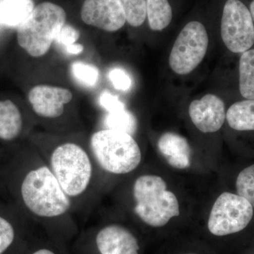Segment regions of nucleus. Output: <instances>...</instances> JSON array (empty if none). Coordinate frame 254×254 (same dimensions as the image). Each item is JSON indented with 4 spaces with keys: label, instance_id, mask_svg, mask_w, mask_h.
Here are the masks:
<instances>
[{
    "label": "nucleus",
    "instance_id": "obj_9",
    "mask_svg": "<svg viewBox=\"0 0 254 254\" xmlns=\"http://www.w3.org/2000/svg\"><path fill=\"white\" fill-rule=\"evenodd\" d=\"M220 35L227 49L245 53L254 44V23L243 0H225L220 18Z\"/></svg>",
    "mask_w": 254,
    "mask_h": 254
},
{
    "label": "nucleus",
    "instance_id": "obj_14",
    "mask_svg": "<svg viewBox=\"0 0 254 254\" xmlns=\"http://www.w3.org/2000/svg\"><path fill=\"white\" fill-rule=\"evenodd\" d=\"M25 121L22 112L11 100H0V140L16 141L22 135Z\"/></svg>",
    "mask_w": 254,
    "mask_h": 254
},
{
    "label": "nucleus",
    "instance_id": "obj_26",
    "mask_svg": "<svg viewBox=\"0 0 254 254\" xmlns=\"http://www.w3.org/2000/svg\"><path fill=\"white\" fill-rule=\"evenodd\" d=\"M114 88L121 91H127L131 88V79L128 73L121 68H114L108 74Z\"/></svg>",
    "mask_w": 254,
    "mask_h": 254
},
{
    "label": "nucleus",
    "instance_id": "obj_28",
    "mask_svg": "<svg viewBox=\"0 0 254 254\" xmlns=\"http://www.w3.org/2000/svg\"><path fill=\"white\" fill-rule=\"evenodd\" d=\"M83 49H84V48H83L81 44H80V43H75V44L68 47V48L64 50L66 53H69V54L78 55L83 51Z\"/></svg>",
    "mask_w": 254,
    "mask_h": 254
},
{
    "label": "nucleus",
    "instance_id": "obj_27",
    "mask_svg": "<svg viewBox=\"0 0 254 254\" xmlns=\"http://www.w3.org/2000/svg\"><path fill=\"white\" fill-rule=\"evenodd\" d=\"M100 105L103 107L107 113L115 111V110L125 109V105L118 96H115L108 91L103 92L100 95Z\"/></svg>",
    "mask_w": 254,
    "mask_h": 254
},
{
    "label": "nucleus",
    "instance_id": "obj_5",
    "mask_svg": "<svg viewBox=\"0 0 254 254\" xmlns=\"http://www.w3.org/2000/svg\"><path fill=\"white\" fill-rule=\"evenodd\" d=\"M71 248L74 254H141L136 234L118 222L100 221L80 230Z\"/></svg>",
    "mask_w": 254,
    "mask_h": 254
},
{
    "label": "nucleus",
    "instance_id": "obj_16",
    "mask_svg": "<svg viewBox=\"0 0 254 254\" xmlns=\"http://www.w3.org/2000/svg\"><path fill=\"white\" fill-rule=\"evenodd\" d=\"M34 8L33 0H4L0 3V23L18 27L31 16Z\"/></svg>",
    "mask_w": 254,
    "mask_h": 254
},
{
    "label": "nucleus",
    "instance_id": "obj_2",
    "mask_svg": "<svg viewBox=\"0 0 254 254\" xmlns=\"http://www.w3.org/2000/svg\"><path fill=\"white\" fill-rule=\"evenodd\" d=\"M32 142L67 195L78 218H88L107 192L88 138L38 135Z\"/></svg>",
    "mask_w": 254,
    "mask_h": 254
},
{
    "label": "nucleus",
    "instance_id": "obj_30",
    "mask_svg": "<svg viewBox=\"0 0 254 254\" xmlns=\"http://www.w3.org/2000/svg\"></svg>",
    "mask_w": 254,
    "mask_h": 254
},
{
    "label": "nucleus",
    "instance_id": "obj_3",
    "mask_svg": "<svg viewBox=\"0 0 254 254\" xmlns=\"http://www.w3.org/2000/svg\"><path fill=\"white\" fill-rule=\"evenodd\" d=\"M88 143L107 190L111 177L130 175L141 165V148L127 132L105 128L93 132Z\"/></svg>",
    "mask_w": 254,
    "mask_h": 254
},
{
    "label": "nucleus",
    "instance_id": "obj_22",
    "mask_svg": "<svg viewBox=\"0 0 254 254\" xmlns=\"http://www.w3.org/2000/svg\"><path fill=\"white\" fill-rule=\"evenodd\" d=\"M18 235L16 224L0 214V254H6L11 251L17 242Z\"/></svg>",
    "mask_w": 254,
    "mask_h": 254
},
{
    "label": "nucleus",
    "instance_id": "obj_20",
    "mask_svg": "<svg viewBox=\"0 0 254 254\" xmlns=\"http://www.w3.org/2000/svg\"><path fill=\"white\" fill-rule=\"evenodd\" d=\"M104 124L105 128L120 130L132 136L136 131V119L127 108L107 113Z\"/></svg>",
    "mask_w": 254,
    "mask_h": 254
},
{
    "label": "nucleus",
    "instance_id": "obj_4",
    "mask_svg": "<svg viewBox=\"0 0 254 254\" xmlns=\"http://www.w3.org/2000/svg\"><path fill=\"white\" fill-rule=\"evenodd\" d=\"M129 187L132 213L143 225L164 227L180 215L178 198L161 177L143 174L135 177Z\"/></svg>",
    "mask_w": 254,
    "mask_h": 254
},
{
    "label": "nucleus",
    "instance_id": "obj_19",
    "mask_svg": "<svg viewBox=\"0 0 254 254\" xmlns=\"http://www.w3.org/2000/svg\"><path fill=\"white\" fill-rule=\"evenodd\" d=\"M23 254H71L68 247L52 240L40 231L25 245Z\"/></svg>",
    "mask_w": 254,
    "mask_h": 254
},
{
    "label": "nucleus",
    "instance_id": "obj_15",
    "mask_svg": "<svg viewBox=\"0 0 254 254\" xmlns=\"http://www.w3.org/2000/svg\"><path fill=\"white\" fill-rule=\"evenodd\" d=\"M226 120L230 128L235 131H254V99L233 103L227 110Z\"/></svg>",
    "mask_w": 254,
    "mask_h": 254
},
{
    "label": "nucleus",
    "instance_id": "obj_23",
    "mask_svg": "<svg viewBox=\"0 0 254 254\" xmlns=\"http://www.w3.org/2000/svg\"><path fill=\"white\" fill-rule=\"evenodd\" d=\"M237 193L250 202L254 208V164L244 168L235 182Z\"/></svg>",
    "mask_w": 254,
    "mask_h": 254
},
{
    "label": "nucleus",
    "instance_id": "obj_12",
    "mask_svg": "<svg viewBox=\"0 0 254 254\" xmlns=\"http://www.w3.org/2000/svg\"><path fill=\"white\" fill-rule=\"evenodd\" d=\"M189 115L200 131L215 133L222 128L226 120L225 103L218 95L206 94L190 103Z\"/></svg>",
    "mask_w": 254,
    "mask_h": 254
},
{
    "label": "nucleus",
    "instance_id": "obj_29",
    "mask_svg": "<svg viewBox=\"0 0 254 254\" xmlns=\"http://www.w3.org/2000/svg\"><path fill=\"white\" fill-rule=\"evenodd\" d=\"M248 6L254 23V0H250V2H249Z\"/></svg>",
    "mask_w": 254,
    "mask_h": 254
},
{
    "label": "nucleus",
    "instance_id": "obj_7",
    "mask_svg": "<svg viewBox=\"0 0 254 254\" xmlns=\"http://www.w3.org/2000/svg\"><path fill=\"white\" fill-rule=\"evenodd\" d=\"M209 45L208 31L199 21H190L179 33L169 56V65L176 74H190L204 59Z\"/></svg>",
    "mask_w": 254,
    "mask_h": 254
},
{
    "label": "nucleus",
    "instance_id": "obj_6",
    "mask_svg": "<svg viewBox=\"0 0 254 254\" xmlns=\"http://www.w3.org/2000/svg\"><path fill=\"white\" fill-rule=\"evenodd\" d=\"M63 8L54 3H41L17 27L18 46L33 58H41L49 51L57 35L66 23Z\"/></svg>",
    "mask_w": 254,
    "mask_h": 254
},
{
    "label": "nucleus",
    "instance_id": "obj_18",
    "mask_svg": "<svg viewBox=\"0 0 254 254\" xmlns=\"http://www.w3.org/2000/svg\"><path fill=\"white\" fill-rule=\"evenodd\" d=\"M239 89L245 99H254V48L241 55L239 62Z\"/></svg>",
    "mask_w": 254,
    "mask_h": 254
},
{
    "label": "nucleus",
    "instance_id": "obj_13",
    "mask_svg": "<svg viewBox=\"0 0 254 254\" xmlns=\"http://www.w3.org/2000/svg\"><path fill=\"white\" fill-rule=\"evenodd\" d=\"M157 147L170 166L178 170L190 168L192 150L185 137L175 132H165L158 138Z\"/></svg>",
    "mask_w": 254,
    "mask_h": 254
},
{
    "label": "nucleus",
    "instance_id": "obj_11",
    "mask_svg": "<svg viewBox=\"0 0 254 254\" xmlns=\"http://www.w3.org/2000/svg\"><path fill=\"white\" fill-rule=\"evenodd\" d=\"M81 17L86 24L108 32L118 31L127 22L119 0H85Z\"/></svg>",
    "mask_w": 254,
    "mask_h": 254
},
{
    "label": "nucleus",
    "instance_id": "obj_10",
    "mask_svg": "<svg viewBox=\"0 0 254 254\" xmlns=\"http://www.w3.org/2000/svg\"><path fill=\"white\" fill-rule=\"evenodd\" d=\"M72 98V93L68 88L49 85L34 86L28 95L33 114L42 121L50 123L63 120Z\"/></svg>",
    "mask_w": 254,
    "mask_h": 254
},
{
    "label": "nucleus",
    "instance_id": "obj_21",
    "mask_svg": "<svg viewBox=\"0 0 254 254\" xmlns=\"http://www.w3.org/2000/svg\"><path fill=\"white\" fill-rule=\"evenodd\" d=\"M126 16L127 22L133 27H139L147 18L145 0H119Z\"/></svg>",
    "mask_w": 254,
    "mask_h": 254
},
{
    "label": "nucleus",
    "instance_id": "obj_17",
    "mask_svg": "<svg viewBox=\"0 0 254 254\" xmlns=\"http://www.w3.org/2000/svg\"><path fill=\"white\" fill-rule=\"evenodd\" d=\"M147 18L152 31H162L173 21V9L169 0H145Z\"/></svg>",
    "mask_w": 254,
    "mask_h": 254
},
{
    "label": "nucleus",
    "instance_id": "obj_8",
    "mask_svg": "<svg viewBox=\"0 0 254 254\" xmlns=\"http://www.w3.org/2000/svg\"><path fill=\"white\" fill-rule=\"evenodd\" d=\"M254 215V208L248 200L237 193L224 192L212 207L208 229L215 236H228L245 230Z\"/></svg>",
    "mask_w": 254,
    "mask_h": 254
},
{
    "label": "nucleus",
    "instance_id": "obj_1",
    "mask_svg": "<svg viewBox=\"0 0 254 254\" xmlns=\"http://www.w3.org/2000/svg\"><path fill=\"white\" fill-rule=\"evenodd\" d=\"M20 158L16 187L20 205L40 231L68 247L80 232L71 201L33 145Z\"/></svg>",
    "mask_w": 254,
    "mask_h": 254
},
{
    "label": "nucleus",
    "instance_id": "obj_25",
    "mask_svg": "<svg viewBox=\"0 0 254 254\" xmlns=\"http://www.w3.org/2000/svg\"><path fill=\"white\" fill-rule=\"evenodd\" d=\"M80 37L79 31L71 25H64L57 35L55 41L58 45L63 47L64 49H66L72 45L75 44Z\"/></svg>",
    "mask_w": 254,
    "mask_h": 254
},
{
    "label": "nucleus",
    "instance_id": "obj_24",
    "mask_svg": "<svg viewBox=\"0 0 254 254\" xmlns=\"http://www.w3.org/2000/svg\"><path fill=\"white\" fill-rule=\"evenodd\" d=\"M73 77L88 87L95 86L99 79V71L96 66L89 64L76 62L71 65Z\"/></svg>",
    "mask_w": 254,
    "mask_h": 254
}]
</instances>
